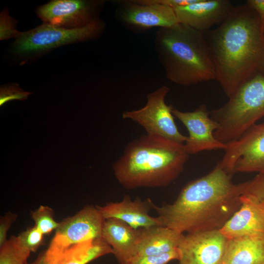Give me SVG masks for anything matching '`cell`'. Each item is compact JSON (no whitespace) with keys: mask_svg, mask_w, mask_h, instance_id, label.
Wrapping results in <instances>:
<instances>
[{"mask_svg":"<svg viewBox=\"0 0 264 264\" xmlns=\"http://www.w3.org/2000/svg\"><path fill=\"white\" fill-rule=\"evenodd\" d=\"M219 163L206 175L187 183L171 204L151 208L163 226L180 233L220 230L241 205L247 181L234 183Z\"/></svg>","mask_w":264,"mask_h":264,"instance_id":"6da1fadb","label":"cell"},{"mask_svg":"<svg viewBox=\"0 0 264 264\" xmlns=\"http://www.w3.org/2000/svg\"><path fill=\"white\" fill-rule=\"evenodd\" d=\"M204 33L216 80L228 98L251 79L264 76V23L254 10L234 6L222 22Z\"/></svg>","mask_w":264,"mask_h":264,"instance_id":"7a4b0ae2","label":"cell"},{"mask_svg":"<svg viewBox=\"0 0 264 264\" xmlns=\"http://www.w3.org/2000/svg\"><path fill=\"white\" fill-rule=\"evenodd\" d=\"M189 155L184 144L146 134L127 145L112 168L125 189L162 187L182 172Z\"/></svg>","mask_w":264,"mask_h":264,"instance_id":"3957f363","label":"cell"},{"mask_svg":"<svg viewBox=\"0 0 264 264\" xmlns=\"http://www.w3.org/2000/svg\"><path fill=\"white\" fill-rule=\"evenodd\" d=\"M154 41L166 77L170 81L188 86L216 80L215 66L204 32L178 23L160 28Z\"/></svg>","mask_w":264,"mask_h":264,"instance_id":"277c9868","label":"cell"},{"mask_svg":"<svg viewBox=\"0 0 264 264\" xmlns=\"http://www.w3.org/2000/svg\"><path fill=\"white\" fill-rule=\"evenodd\" d=\"M219 125L214 133L226 144L238 139L264 117V76H257L242 85L222 106L210 110Z\"/></svg>","mask_w":264,"mask_h":264,"instance_id":"5b68a950","label":"cell"},{"mask_svg":"<svg viewBox=\"0 0 264 264\" xmlns=\"http://www.w3.org/2000/svg\"><path fill=\"white\" fill-rule=\"evenodd\" d=\"M101 20L80 29H69L44 23L25 32H21L12 45V52L20 57L41 54L67 44L98 37L105 29Z\"/></svg>","mask_w":264,"mask_h":264,"instance_id":"8992f818","label":"cell"},{"mask_svg":"<svg viewBox=\"0 0 264 264\" xmlns=\"http://www.w3.org/2000/svg\"><path fill=\"white\" fill-rule=\"evenodd\" d=\"M169 90L166 86L158 88L148 94L143 107L123 112L122 118L136 122L145 129L149 135L184 144L187 136L179 131L175 122L173 106L165 103V97Z\"/></svg>","mask_w":264,"mask_h":264,"instance_id":"52a82bcc","label":"cell"},{"mask_svg":"<svg viewBox=\"0 0 264 264\" xmlns=\"http://www.w3.org/2000/svg\"><path fill=\"white\" fill-rule=\"evenodd\" d=\"M226 145L219 163L227 172L264 175V122L253 125Z\"/></svg>","mask_w":264,"mask_h":264,"instance_id":"ba28073f","label":"cell"},{"mask_svg":"<svg viewBox=\"0 0 264 264\" xmlns=\"http://www.w3.org/2000/svg\"><path fill=\"white\" fill-rule=\"evenodd\" d=\"M104 4L103 0H52L37 7L35 12L44 23L76 29L100 20Z\"/></svg>","mask_w":264,"mask_h":264,"instance_id":"9c48e42d","label":"cell"},{"mask_svg":"<svg viewBox=\"0 0 264 264\" xmlns=\"http://www.w3.org/2000/svg\"><path fill=\"white\" fill-rule=\"evenodd\" d=\"M172 113L188 131L184 146L189 154L226 148V144L214 136L219 125L210 117V110L205 105L202 104L192 111H182L173 107Z\"/></svg>","mask_w":264,"mask_h":264,"instance_id":"30bf717a","label":"cell"},{"mask_svg":"<svg viewBox=\"0 0 264 264\" xmlns=\"http://www.w3.org/2000/svg\"><path fill=\"white\" fill-rule=\"evenodd\" d=\"M227 241L220 230L183 234L177 246L179 264H221Z\"/></svg>","mask_w":264,"mask_h":264,"instance_id":"8fae6325","label":"cell"},{"mask_svg":"<svg viewBox=\"0 0 264 264\" xmlns=\"http://www.w3.org/2000/svg\"><path fill=\"white\" fill-rule=\"evenodd\" d=\"M117 17L126 26L144 31L153 27L167 28L179 23L173 8L156 3H139L132 0L120 2Z\"/></svg>","mask_w":264,"mask_h":264,"instance_id":"7c38bea8","label":"cell"},{"mask_svg":"<svg viewBox=\"0 0 264 264\" xmlns=\"http://www.w3.org/2000/svg\"><path fill=\"white\" fill-rule=\"evenodd\" d=\"M105 220L96 206L87 205L60 222L52 239L67 248L77 243L101 238Z\"/></svg>","mask_w":264,"mask_h":264,"instance_id":"4fadbf2b","label":"cell"},{"mask_svg":"<svg viewBox=\"0 0 264 264\" xmlns=\"http://www.w3.org/2000/svg\"><path fill=\"white\" fill-rule=\"evenodd\" d=\"M234 7L228 0H198L173 9L179 23L205 32L222 22Z\"/></svg>","mask_w":264,"mask_h":264,"instance_id":"5bb4252c","label":"cell"},{"mask_svg":"<svg viewBox=\"0 0 264 264\" xmlns=\"http://www.w3.org/2000/svg\"><path fill=\"white\" fill-rule=\"evenodd\" d=\"M241 205L220 230L227 239L251 236H264V204L244 193Z\"/></svg>","mask_w":264,"mask_h":264,"instance_id":"9a60e30c","label":"cell"},{"mask_svg":"<svg viewBox=\"0 0 264 264\" xmlns=\"http://www.w3.org/2000/svg\"><path fill=\"white\" fill-rule=\"evenodd\" d=\"M151 200L148 198L142 201L138 198L132 200L125 195L119 202H108L104 206L96 207L105 220L118 219L135 229L162 225L157 217L149 214Z\"/></svg>","mask_w":264,"mask_h":264,"instance_id":"2e32d148","label":"cell"},{"mask_svg":"<svg viewBox=\"0 0 264 264\" xmlns=\"http://www.w3.org/2000/svg\"><path fill=\"white\" fill-rule=\"evenodd\" d=\"M141 234V228L135 229L116 219L105 220L102 237L110 246L120 264L134 256Z\"/></svg>","mask_w":264,"mask_h":264,"instance_id":"e0dca14e","label":"cell"},{"mask_svg":"<svg viewBox=\"0 0 264 264\" xmlns=\"http://www.w3.org/2000/svg\"><path fill=\"white\" fill-rule=\"evenodd\" d=\"M183 234L162 225L141 228L134 256L158 255L176 249Z\"/></svg>","mask_w":264,"mask_h":264,"instance_id":"ac0fdd59","label":"cell"},{"mask_svg":"<svg viewBox=\"0 0 264 264\" xmlns=\"http://www.w3.org/2000/svg\"><path fill=\"white\" fill-rule=\"evenodd\" d=\"M221 264H264V236L227 239Z\"/></svg>","mask_w":264,"mask_h":264,"instance_id":"d6986e66","label":"cell"},{"mask_svg":"<svg viewBox=\"0 0 264 264\" xmlns=\"http://www.w3.org/2000/svg\"><path fill=\"white\" fill-rule=\"evenodd\" d=\"M113 254L102 237L73 244L64 251L62 264H87L104 255Z\"/></svg>","mask_w":264,"mask_h":264,"instance_id":"ffe728a7","label":"cell"},{"mask_svg":"<svg viewBox=\"0 0 264 264\" xmlns=\"http://www.w3.org/2000/svg\"><path fill=\"white\" fill-rule=\"evenodd\" d=\"M31 251L12 236L0 246V264H25Z\"/></svg>","mask_w":264,"mask_h":264,"instance_id":"44dd1931","label":"cell"},{"mask_svg":"<svg viewBox=\"0 0 264 264\" xmlns=\"http://www.w3.org/2000/svg\"><path fill=\"white\" fill-rule=\"evenodd\" d=\"M31 215L35 225L44 235H47L53 230H56L59 225L60 222L54 219L53 210L47 206L41 205L32 211Z\"/></svg>","mask_w":264,"mask_h":264,"instance_id":"7402d4cb","label":"cell"},{"mask_svg":"<svg viewBox=\"0 0 264 264\" xmlns=\"http://www.w3.org/2000/svg\"><path fill=\"white\" fill-rule=\"evenodd\" d=\"M66 249L52 240L46 250L42 252L34 261L25 264H62Z\"/></svg>","mask_w":264,"mask_h":264,"instance_id":"603a6c76","label":"cell"},{"mask_svg":"<svg viewBox=\"0 0 264 264\" xmlns=\"http://www.w3.org/2000/svg\"><path fill=\"white\" fill-rule=\"evenodd\" d=\"M179 257V252L176 248L161 255L134 256L129 259L124 264H167L173 260H178Z\"/></svg>","mask_w":264,"mask_h":264,"instance_id":"cb8c5ba5","label":"cell"},{"mask_svg":"<svg viewBox=\"0 0 264 264\" xmlns=\"http://www.w3.org/2000/svg\"><path fill=\"white\" fill-rule=\"evenodd\" d=\"M17 20L9 15L7 8L3 9L0 14V40L17 38L21 33L17 29Z\"/></svg>","mask_w":264,"mask_h":264,"instance_id":"d4e9b609","label":"cell"},{"mask_svg":"<svg viewBox=\"0 0 264 264\" xmlns=\"http://www.w3.org/2000/svg\"><path fill=\"white\" fill-rule=\"evenodd\" d=\"M44 234L34 225L18 236L22 244L31 252L36 251L43 242Z\"/></svg>","mask_w":264,"mask_h":264,"instance_id":"484cf974","label":"cell"},{"mask_svg":"<svg viewBox=\"0 0 264 264\" xmlns=\"http://www.w3.org/2000/svg\"><path fill=\"white\" fill-rule=\"evenodd\" d=\"M32 92L24 91L18 84L10 83L0 87V106H2L9 101L14 100H26Z\"/></svg>","mask_w":264,"mask_h":264,"instance_id":"4316f807","label":"cell"},{"mask_svg":"<svg viewBox=\"0 0 264 264\" xmlns=\"http://www.w3.org/2000/svg\"><path fill=\"white\" fill-rule=\"evenodd\" d=\"M245 193L264 204V175L258 174L252 179L247 181Z\"/></svg>","mask_w":264,"mask_h":264,"instance_id":"83f0119b","label":"cell"},{"mask_svg":"<svg viewBox=\"0 0 264 264\" xmlns=\"http://www.w3.org/2000/svg\"><path fill=\"white\" fill-rule=\"evenodd\" d=\"M17 218V215L11 212H8L0 219V246L6 241L7 233L12 224Z\"/></svg>","mask_w":264,"mask_h":264,"instance_id":"f1b7e54d","label":"cell"},{"mask_svg":"<svg viewBox=\"0 0 264 264\" xmlns=\"http://www.w3.org/2000/svg\"><path fill=\"white\" fill-rule=\"evenodd\" d=\"M198 0H135L139 3H156L175 8L191 4Z\"/></svg>","mask_w":264,"mask_h":264,"instance_id":"f546056e","label":"cell"},{"mask_svg":"<svg viewBox=\"0 0 264 264\" xmlns=\"http://www.w3.org/2000/svg\"><path fill=\"white\" fill-rule=\"evenodd\" d=\"M245 4L254 10L264 23V0H248Z\"/></svg>","mask_w":264,"mask_h":264,"instance_id":"4dcf8cb0","label":"cell"}]
</instances>
